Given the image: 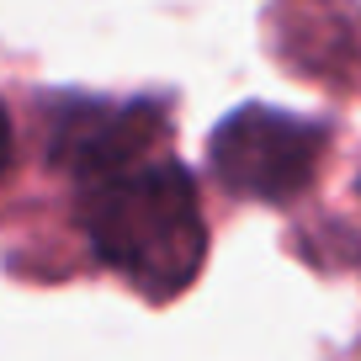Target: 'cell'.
<instances>
[{
	"mask_svg": "<svg viewBox=\"0 0 361 361\" xmlns=\"http://www.w3.org/2000/svg\"><path fill=\"white\" fill-rule=\"evenodd\" d=\"M80 224L96 255L154 303L186 293L207 260V224L197 207V186L176 159H144L117 176L85 180Z\"/></svg>",
	"mask_w": 361,
	"mask_h": 361,
	"instance_id": "1",
	"label": "cell"
},
{
	"mask_svg": "<svg viewBox=\"0 0 361 361\" xmlns=\"http://www.w3.org/2000/svg\"><path fill=\"white\" fill-rule=\"evenodd\" d=\"M324 154V128L303 123L276 106H239L224 117L207 144L213 176L239 197H260V202H293L319 170Z\"/></svg>",
	"mask_w": 361,
	"mask_h": 361,
	"instance_id": "2",
	"label": "cell"
},
{
	"mask_svg": "<svg viewBox=\"0 0 361 361\" xmlns=\"http://www.w3.org/2000/svg\"><path fill=\"white\" fill-rule=\"evenodd\" d=\"M159 123L154 106H128V102H64L54 112V154L75 176L102 180L128 165L159 159Z\"/></svg>",
	"mask_w": 361,
	"mask_h": 361,
	"instance_id": "3",
	"label": "cell"
},
{
	"mask_svg": "<svg viewBox=\"0 0 361 361\" xmlns=\"http://www.w3.org/2000/svg\"><path fill=\"white\" fill-rule=\"evenodd\" d=\"M11 165V117H6V106H0V170Z\"/></svg>",
	"mask_w": 361,
	"mask_h": 361,
	"instance_id": "4",
	"label": "cell"
}]
</instances>
